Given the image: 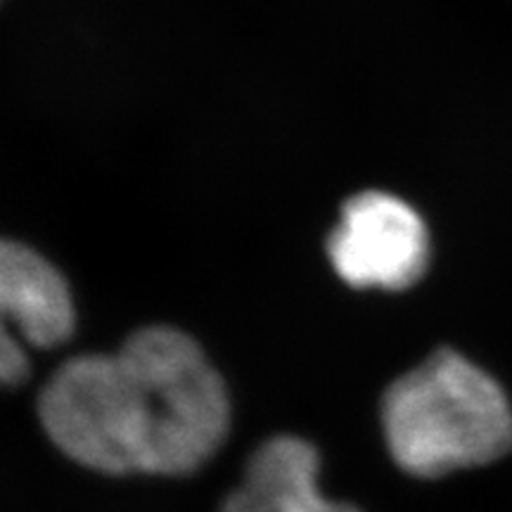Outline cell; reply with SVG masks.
Wrapping results in <instances>:
<instances>
[{
	"label": "cell",
	"mask_w": 512,
	"mask_h": 512,
	"mask_svg": "<svg viewBox=\"0 0 512 512\" xmlns=\"http://www.w3.org/2000/svg\"><path fill=\"white\" fill-rule=\"evenodd\" d=\"M38 418L67 458L105 475H190L214 458L230 399L200 344L152 325L117 354H83L55 370Z\"/></svg>",
	"instance_id": "cell-1"
},
{
	"label": "cell",
	"mask_w": 512,
	"mask_h": 512,
	"mask_svg": "<svg viewBox=\"0 0 512 512\" xmlns=\"http://www.w3.org/2000/svg\"><path fill=\"white\" fill-rule=\"evenodd\" d=\"M380 415L394 463L413 477L489 465L512 448V408L501 384L451 349L396 377Z\"/></svg>",
	"instance_id": "cell-2"
},
{
	"label": "cell",
	"mask_w": 512,
	"mask_h": 512,
	"mask_svg": "<svg viewBox=\"0 0 512 512\" xmlns=\"http://www.w3.org/2000/svg\"><path fill=\"white\" fill-rule=\"evenodd\" d=\"M339 278L358 290L399 292L418 283L430 264V235L411 204L389 192L351 197L328 240Z\"/></svg>",
	"instance_id": "cell-3"
},
{
	"label": "cell",
	"mask_w": 512,
	"mask_h": 512,
	"mask_svg": "<svg viewBox=\"0 0 512 512\" xmlns=\"http://www.w3.org/2000/svg\"><path fill=\"white\" fill-rule=\"evenodd\" d=\"M74 299L62 273L41 254L0 240V387L29 377V349H55L72 337Z\"/></svg>",
	"instance_id": "cell-4"
},
{
	"label": "cell",
	"mask_w": 512,
	"mask_h": 512,
	"mask_svg": "<svg viewBox=\"0 0 512 512\" xmlns=\"http://www.w3.org/2000/svg\"><path fill=\"white\" fill-rule=\"evenodd\" d=\"M221 512H363L318 489V451L306 439L278 434L247 460L245 477Z\"/></svg>",
	"instance_id": "cell-5"
}]
</instances>
